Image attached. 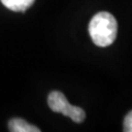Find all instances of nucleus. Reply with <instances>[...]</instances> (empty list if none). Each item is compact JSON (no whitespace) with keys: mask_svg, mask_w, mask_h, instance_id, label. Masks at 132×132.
<instances>
[{"mask_svg":"<svg viewBox=\"0 0 132 132\" xmlns=\"http://www.w3.org/2000/svg\"><path fill=\"white\" fill-rule=\"evenodd\" d=\"M89 35L93 42L99 47H106L113 43L118 33V23L109 12L102 11L96 13L88 26Z\"/></svg>","mask_w":132,"mask_h":132,"instance_id":"f257e3e1","label":"nucleus"},{"mask_svg":"<svg viewBox=\"0 0 132 132\" xmlns=\"http://www.w3.org/2000/svg\"><path fill=\"white\" fill-rule=\"evenodd\" d=\"M47 104L52 111L69 117L76 123H81L86 118L84 109L77 106H72L61 92H52L47 97Z\"/></svg>","mask_w":132,"mask_h":132,"instance_id":"f03ea898","label":"nucleus"},{"mask_svg":"<svg viewBox=\"0 0 132 132\" xmlns=\"http://www.w3.org/2000/svg\"><path fill=\"white\" fill-rule=\"evenodd\" d=\"M123 131L132 132V110L125 117V120H123Z\"/></svg>","mask_w":132,"mask_h":132,"instance_id":"39448f33","label":"nucleus"},{"mask_svg":"<svg viewBox=\"0 0 132 132\" xmlns=\"http://www.w3.org/2000/svg\"><path fill=\"white\" fill-rule=\"evenodd\" d=\"M9 130L12 132H40V129L38 127L30 125L23 119L20 118H14L11 119L8 123Z\"/></svg>","mask_w":132,"mask_h":132,"instance_id":"7ed1b4c3","label":"nucleus"},{"mask_svg":"<svg viewBox=\"0 0 132 132\" xmlns=\"http://www.w3.org/2000/svg\"><path fill=\"white\" fill-rule=\"evenodd\" d=\"M35 0H1L2 5L11 11L15 12H24L29 9Z\"/></svg>","mask_w":132,"mask_h":132,"instance_id":"20e7f679","label":"nucleus"}]
</instances>
